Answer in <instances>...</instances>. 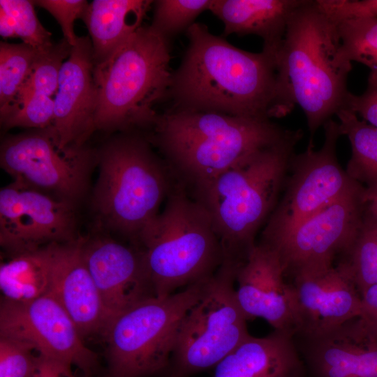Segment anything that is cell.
Masks as SVG:
<instances>
[{"instance_id": "6da1fadb", "label": "cell", "mask_w": 377, "mask_h": 377, "mask_svg": "<svg viewBox=\"0 0 377 377\" xmlns=\"http://www.w3.org/2000/svg\"><path fill=\"white\" fill-rule=\"evenodd\" d=\"M188 46L172 72L166 98L171 110L271 119L295 105L282 91L275 59L239 49L199 22L186 31Z\"/></svg>"}, {"instance_id": "7a4b0ae2", "label": "cell", "mask_w": 377, "mask_h": 377, "mask_svg": "<svg viewBox=\"0 0 377 377\" xmlns=\"http://www.w3.org/2000/svg\"><path fill=\"white\" fill-rule=\"evenodd\" d=\"M153 129L151 142L191 195L292 132L271 119L171 109L158 114Z\"/></svg>"}, {"instance_id": "3957f363", "label": "cell", "mask_w": 377, "mask_h": 377, "mask_svg": "<svg viewBox=\"0 0 377 377\" xmlns=\"http://www.w3.org/2000/svg\"><path fill=\"white\" fill-rule=\"evenodd\" d=\"M279 86L315 132L343 107L352 61L337 23L318 0H302L291 14L276 57Z\"/></svg>"}, {"instance_id": "277c9868", "label": "cell", "mask_w": 377, "mask_h": 377, "mask_svg": "<svg viewBox=\"0 0 377 377\" xmlns=\"http://www.w3.org/2000/svg\"><path fill=\"white\" fill-rule=\"evenodd\" d=\"M301 138L302 131H292L191 195L210 214L224 260L242 263L256 244L255 235L275 205Z\"/></svg>"}, {"instance_id": "5b68a950", "label": "cell", "mask_w": 377, "mask_h": 377, "mask_svg": "<svg viewBox=\"0 0 377 377\" xmlns=\"http://www.w3.org/2000/svg\"><path fill=\"white\" fill-rule=\"evenodd\" d=\"M137 244L154 293L159 297L212 276L224 260L210 214L178 182Z\"/></svg>"}, {"instance_id": "8992f818", "label": "cell", "mask_w": 377, "mask_h": 377, "mask_svg": "<svg viewBox=\"0 0 377 377\" xmlns=\"http://www.w3.org/2000/svg\"><path fill=\"white\" fill-rule=\"evenodd\" d=\"M170 42L142 25L104 61L94 64L96 129L129 132L154 126L172 72Z\"/></svg>"}, {"instance_id": "52a82bcc", "label": "cell", "mask_w": 377, "mask_h": 377, "mask_svg": "<svg viewBox=\"0 0 377 377\" xmlns=\"http://www.w3.org/2000/svg\"><path fill=\"white\" fill-rule=\"evenodd\" d=\"M150 142L131 131L124 132L98 153L94 209L104 225L134 243L159 213L160 205L177 182Z\"/></svg>"}, {"instance_id": "ba28073f", "label": "cell", "mask_w": 377, "mask_h": 377, "mask_svg": "<svg viewBox=\"0 0 377 377\" xmlns=\"http://www.w3.org/2000/svg\"><path fill=\"white\" fill-rule=\"evenodd\" d=\"M209 278L163 297L146 298L116 317L103 334L106 377H168L181 323Z\"/></svg>"}, {"instance_id": "9c48e42d", "label": "cell", "mask_w": 377, "mask_h": 377, "mask_svg": "<svg viewBox=\"0 0 377 377\" xmlns=\"http://www.w3.org/2000/svg\"><path fill=\"white\" fill-rule=\"evenodd\" d=\"M241 264L223 260L200 300L184 317L168 377H190L215 367L249 335L246 318L235 295Z\"/></svg>"}, {"instance_id": "30bf717a", "label": "cell", "mask_w": 377, "mask_h": 377, "mask_svg": "<svg viewBox=\"0 0 377 377\" xmlns=\"http://www.w3.org/2000/svg\"><path fill=\"white\" fill-rule=\"evenodd\" d=\"M0 164L13 181L76 205L87 193L98 153L85 145L61 147L49 127L4 138Z\"/></svg>"}, {"instance_id": "8fae6325", "label": "cell", "mask_w": 377, "mask_h": 377, "mask_svg": "<svg viewBox=\"0 0 377 377\" xmlns=\"http://www.w3.org/2000/svg\"><path fill=\"white\" fill-rule=\"evenodd\" d=\"M325 140L314 150L310 141L307 149L293 155V173L283 198L270 217L260 243L268 244L296 225L320 211L360 184L349 177L339 165L336 154L341 133L339 123L332 119L324 125Z\"/></svg>"}, {"instance_id": "7c38bea8", "label": "cell", "mask_w": 377, "mask_h": 377, "mask_svg": "<svg viewBox=\"0 0 377 377\" xmlns=\"http://www.w3.org/2000/svg\"><path fill=\"white\" fill-rule=\"evenodd\" d=\"M364 193L360 186L278 239L261 244L276 253L285 276L295 278L328 269L337 253L347 251L361 227L367 207Z\"/></svg>"}, {"instance_id": "4fadbf2b", "label": "cell", "mask_w": 377, "mask_h": 377, "mask_svg": "<svg viewBox=\"0 0 377 377\" xmlns=\"http://www.w3.org/2000/svg\"><path fill=\"white\" fill-rule=\"evenodd\" d=\"M0 336L21 341L38 354L77 367L91 377L98 355L88 348L75 323L60 303L47 293L27 302L3 300Z\"/></svg>"}, {"instance_id": "5bb4252c", "label": "cell", "mask_w": 377, "mask_h": 377, "mask_svg": "<svg viewBox=\"0 0 377 377\" xmlns=\"http://www.w3.org/2000/svg\"><path fill=\"white\" fill-rule=\"evenodd\" d=\"M75 204L13 181L0 191V244L13 256L76 239Z\"/></svg>"}, {"instance_id": "9a60e30c", "label": "cell", "mask_w": 377, "mask_h": 377, "mask_svg": "<svg viewBox=\"0 0 377 377\" xmlns=\"http://www.w3.org/2000/svg\"><path fill=\"white\" fill-rule=\"evenodd\" d=\"M235 283L236 298L247 320L262 318L274 330L297 334L300 318L295 292L285 280L274 250L256 244L237 269Z\"/></svg>"}, {"instance_id": "2e32d148", "label": "cell", "mask_w": 377, "mask_h": 377, "mask_svg": "<svg viewBox=\"0 0 377 377\" xmlns=\"http://www.w3.org/2000/svg\"><path fill=\"white\" fill-rule=\"evenodd\" d=\"M82 253L100 294L108 326L138 302L155 296L138 248L98 237L83 238Z\"/></svg>"}, {"instance_id": "e0dca14e", "label": "cell", "mask_w": 377, "mask_h": 377, "mask_svg": "<svg viewBox=\"0 0 377 377\" xmlns=\"http://www.w3.org/2000/svg\"><path fill=\"white\" fill-rule=\"evenodd\" d=\"M89 36H78L61 65L52 128L61 147L84 145L96 129L97 94Z\"/></svg>"}, {"instance_id": "ac0fdd59", "label": "cell", "mask_w": 377, "mask_h": 377, "mask_svg": "<svg viewBox=\"0 0 377 377\" xmlns=\"http://www.w3.org/2000/svg\"><path fill=\"white\" fill-rule=\"evenodd\" d=\"M292 285L300 318V328L295 336L323 334L361 314L362 296L340 264L298 275Z\"/></svg>"}, {"instance_id": "d6986e66", "label": "cell", "mask_w": 377, "mask_h": 377, "mask_svg": "<svg viewBox=\"0 0 377 377\" xmlns=\"http://www.w3.org/2000/svg\"><path fill=\"white\" fill-rule=\"evenodd\" d=\"M82 237L51 244L50 293L72 319L82 337L103 334L105 311L82 253Z\"/></svg>"}, {"instance_id": "ffe728a7", "label": "cell", "mask_w": 377, "mask_h": 377, "mask_svg": "<svg viewBox=\"0 0 377 377\" xmlns=\"http://www.w3.org/2000/svg\"><path fill=\"white\" fill-rule=\"evenodd\" d=\"M354 320L318 336H295L310 377H377V345Z\"/></svg>"}, {"instance_id": "44dd1931", "label": "cell", "mask_w": 377, "mask_h": 377, "mask_svg": "<svg viewBox=\"0 0 377 377\" xmlns=\"http://www.w3.org/2000/svg\"><path fill=\"white\" fill-rule=\"evenodd\" d=\"M213 377H310L295 335H249L215 367Z\"/></svg>"}, {"instance_id": "7402d4cb", "label": "cell", "mask_w": 377, "mask_h": 377, "mask_svg": "<svg viewBox=\"0 0 377 377\" xmlns=\"http://www.w3.org/2000/svg\"><path fill=\"white\" fill-rule=\"evenodd\" d=\"M71 47L63 38L40 52L13 103L0 116L5 127L45 129L52 126L59 75Z\"/></svg>"}, {"instance_id": "603a6c76", "label": "cell", "mask_w": 377, "mask_h": 377, "mask_svg": "<svg viewBox=\"0 0 377 377\" xmlns=\"http://www.w3.org/2000/svg\"><path fill=\"white\" fill-rule=\"evenodd\" d=\"M302 0H212L209 10L224 24L223 35H255L274 59L288 20Z\"/></svg>"}, {"instance_id": "cb8c5ba5", "label": "cell", "mask_w": 377, "mask_h": 377, "mask_svg": "<svg viewBox=\"0 0 377 377\" xmlns=\"http://www.w3.org/2000/svg\"><path fill=\"white\" fill-rule=\"evenodd\" d=\"M154 1L94 0L82 19L89 33L94 64L107 59L142 25Z\"/></svg>"}, {"instance_id": "d4e9b609", "label": "cell", "mask_w": 377, "mask_h": 377, "mask_svg": "<svg viewBox=\"0 0 377 377\" xmlns=\"http://www.w3.org/2000/svg\"><path fill=\"white\" fill-rule=\"evenodd\" d=\"M51 244L35 251L13 255L8 261L1 264L0 289L3 300L27 302L49 293Z\"/></svg>"}, {"instance_id": "484cf974", "label": "cell", "mask_w": 377, "mask_h": 377, "mask_svg": "<svg viewBox=\"0 0 377 377\" xmlns=\"http://www.w3.org/2000/svg\"><path fill=\"white\" fill-rule=\"evenodd\" d=\"M336 115L341 135L347 136L351 146L346 172L364 188L365 201L377 191V127L345 108Z\"/></svg>"}, {"instance_id": "4316f807", "label": "cell", "mask_w": 377, "mask_h": 377, "mask_svg": "<svg viewBox=\"0 0 377 377\" xmlns=\"http://www.w3.org/2000/svg\"><path fill=\"white\" fill-rule=\"evenodd\" d=\"M339 264L346 269L361 296L377 285V219L365 211L361 227Z\"/></svg>"}, {"instance_id": "83f0119b", "label": "cell", "mask_w": 377, "mask_h": 377, "mask_svg": "<svg viewBox=\"0 0 377 377\" xmlns=\"http://www.w3.org/2000/svg\"><path fill=\"white\" fill-rule=\"evenodd\" d=\"M42 52L24 43H0V116L12 105Z\"/></svg>"}, {"instance_id": "f1b7e54d", "label": "cell", "mask_w": 377, "mask_h": 377, "mask_svg": "<svg viewBox=\"0 0 377 377\" xmlns=\"http://www.w3.org/2000/svg\"><path fill=\"white\" fill-rule=\"evenodd\" d=\"M343 50L350 61H357L377 75V17H362L337 22Z\"/></svg>"}, {"instance_id": "f546056e", "label": "cell", "mask_w": 377, "mask_h": 377, "mask_svg": "<svg viewBox=\"0 0 377 377\" xmlns=\"http://www.w3.org/2000/svg\"><path fill=\"white\" fill-rule=\"evenodd\" d=\"M212 0H157L153 2L150 25L169 42L194 24L195 20L209 10Z\"/></svg>"}, {"instance_id": "4dcf8cb0", "label": "cell", "mask_w": 377, "mask_h": 377, "mask_svg": "<svg viewBox=\"0 0 377 377\" xmlns=\"http://www.w3.org/2000/svg\"><path fill=\"white\" fill-rule=\"evenodd\" d=\"M0 8L13 20L16 36L22 43L41 52L47 50L54 45L51 34L37 18L33 1L1 0Z\"/></svg>"}, {"instance_id": "1f68e13d", "label": "cell", "mask_w": 377, "mask_h": 377, "mask_svg": "<svg viewBox=\"0 0 377 377\" xmlns=\"http://www.w3.org/2000/svg\"><path fill=\"white\" fill-rule=\"evenodd\" d=\"M28 345L0 336V377H36L39 355Z\"/></svg>"}, {"instance_id": "d6a6232c", "label": "cell", "mask_w": 377, "mask_h": 377, "mask_svg": "<svg viewBox=\"0 0 377 377\" xmlns=\"http://www.w3.org/2000/svg\"><path fill=\"white\" fill-rule=\"evenodd\" d=\"M34 3L47 10L61 26L64 38L73 46L77 40L74 22L82 18L89 4L84 0H38Z\"/></svg>"}, {"instance_id": "836d02e7", "label": "cell", "mask_w": 377, "mask_h": 377, "mask_svg": "<svg viewBox=\"0 0 377 377\" xmlns=\"http://www.w3.org/2000/svg\"><path fill=\"white\" fill-rule=\"evenodd\" d=\"M336 22L354 18L377 17V0H318Z\"/></svg>"}, {"instance_id": "e575fe53", "label": "cell", "mask_w": 377, "mask_h": 377, "mask_svg": "<svg viewBox=\"0 0 377 377\" xmlns=\"http://www.w3.org/2000/svg\"><path fill=\"white\" fill-rule=\"evenodd\" d=\"M343 108L377 127V75L369 73L367 88L362 94L355 95L349 91Z\"/></svg>"}, {"instance_id": "d590c367", "label": "cell", "mask_w": 377, "mask_h": 377, "mask_svg": "<svg viewBox=\"0 0 377 377\" xmlns=\"http://www.w3.org/2000/svg\"><path fill=\"white\" fill-rule=\"evenodd\" d=\"M362 307L355 323L362 334L377 345V285L369 288L362 296Z\"/></svg>"}, {"instance_id": "8d00e7d4", "label": "cell", "mask_w": 377, "mask_h": 377, "mask_svg": "<svg viewBox=\"0 0 377 377\" xmlns=\"http://www.w3.org/2000/svg\"><path fill=\"white\" fill-rule=\"evenodd\" d=\"M36 377H74L71 366L39 355Z\"/></svg>"}, {"instance_id": "74e56055", "label": "cell", "mask_w": 377, "mask_h": 377, "mask_svg": "<svg viewBox=\"0 0 377 377\" xmlns=\"http://www.w3.org/2000/svg\"><path fill=\"white\" fill-rule=\"evenodd\" d=\"M0 34L4 38L17 37L13 20L1 8H0Z\"/></svg>"}, {"instance_id": "f35d334b", "label": "cell", "mask_w": 377, "mask_h": 377, "mask_svg": "<svg viewBox=\"0 0 377 377\" xmlns=\"http://www.w3.org/2000/svg\"><path fill=\"white\" fill-rule=\"evenodd\" d=\"M366 211L377 219V191L366 199Z\"/></svg>"}]
</instances>
